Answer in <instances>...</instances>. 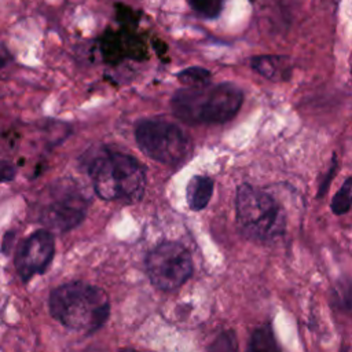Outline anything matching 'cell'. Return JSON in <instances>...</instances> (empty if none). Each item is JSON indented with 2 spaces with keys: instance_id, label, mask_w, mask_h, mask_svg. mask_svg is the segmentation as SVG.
<instances>
[{
  "instance_id": "17",
  "label": "cell",
  "mask_w": 352,
  "mask_h": 352,
  "mask_svg": "<svg viewBox=\"0 0 352 352\" xmlns=\"http://www.w3.org/2000/svg\"><path fill=\"white\" fill-rule=\"evenodd\" d=\"M16 168L8 161H0V183L10 182L15 177Z\"/></svg>"
},
{
  "instance_id": "4",
  "label": "cell",
  "mask_w": 352,
  "mask_h": 352,
  "mask_svg": "<svg viewBox=\"0 0 352 352\" xmlns=\"http://www.w3.org/2000/svg\"><path fill=\"white\" fill-rule=\"evenodd\" d=\"M235 217L242 234L256 242H271L286 230L282 205L270 192L248 183L236 188Z\"/></svg>"
},
{
  "instance_id": "3",
  "label": "cell",
  "mask_w": 352,
  "mask_h": 352,
  "mask_svg": "<svg viewBox=\"0 0 352 352\" xmlns=\"http://www.w3.org/2000/svg\"><path fill=\"white\" fill-rule=\"evenodd\" d=\"M242 102L243 94L239 87L232 82H221L177 89L170 99V107L175 117L184 124L209 125L234 118Z\"/></svg>"
},
{
  "instance_id": "6",
  "label": "cell",
  "mask_w": 352,
  "mask_h": 352,
  "mask_svg": "<svg viewBox=\"0 0 352 352\" xmlns=\"http://www.w3.org/2000/svg\"><path fill=\"white\" fill-rule=\"evenodd\" d=\"M88 205L89 198L74 180H58L47 191V198L38 212V221L51 232H66L84 221Z\"/></svg>"
},
{
  "instance_id": "14",
  "label": "cell",
  "mask_w": 352,
  "mask_h": 352,
  "mask_svg": "<svg viewBox=\"0 0 352 352\" xmlns=\"http://www.w3.org/2000/svg\"><path fill=\"white\" fill-rule=\"evenodd\" d=\"M208 352H238V340L231 329L221 330L209 344Z\"/></svg>"
},
{
  "instance_id": "15",
  "label": "cell",
  "mask_w": 352,
  "mask_h": 352,
  "mask_svg": "<svg viewBox=\"0 0 352 352\" xmlns=\"http://www.w3.org/2000/svg\"><path fill=\"white\" fill-rule=\"evenodd\" d=\"M195 14L204 18H216L223 8L224 0H188Z\"/></svg>"
},
{
  "instance_id": "20",
  "label": "cell",
  "mask_w": 352,
  "mask_h": 352,
  "mask_svg": "<svg viewBox=\"0 0 352 352\" xmlns=\"http://www.w3.org/2000/svg\"><path fill=\"white\" fill-rule=\"evenodd\" d=\"M6 63H7V59H6V58H3V56H0V69H1V67H4V66H6Z\"/></svg>"
},
{
  "instance_id": "19",
  "label": "cell",
  "mask_w": 352,
  "mask_h": 352,
  "mask_svg": "<svg viewBox=\"0 0 352 352\" xmlns=\"http://www.w3.org/2000/svg\"><path fill=\"white\" fill-rule=\"evenodd\" d=\"M14 235L15 232L14 231H8L4 238H3V243H1V250L4 254H8V250H10V246L12 245V241H14Z\"/></svg>"
},
{
  "instance_id": "5",
  "label": "cell",
  "mask_w": 352,
  "mask_h": 352,
  "mask_svg": "<svg viewBox=\"0 0 352 352\" xmlns=\"http://www.w3.org/2000/svg\"><path fill=\"white\" fill-rule=\"evenodd\" d=\"M135 139L143 154L169 166L180 165L191 151L184 131L164 118H144L136 122Z\"/></svg>"
},
{
  "instance_id": "22",
  "label": "cell",
  "mask_w": 352,
  "mask_h": 352,
  "mask_svg": "<svg viewBox=\"0 0 352 352\" xmlns=\"http://www.w3.org/2000/svg\"><path fill=\"white\" fill-rule=\"evenodd\" d=\"M351 76H352V60H351Z\"/></svg>"
},
{
  "instance_id": "16",
  "label": "cell",
  "mask_w": 352,
  "mask_h": 352,
  "mask_svg": "<svg viewBox=\"0 0 352 352\" xmlns=\"http://www.w3.org/2000/svg\"><path fill=\"white\" fill-rule=\"evenodd\" d=\"M331 300H333V305L337 307L338 309H342V311L351 309L352 308V283H348V280H345L344 283H337V286H334L333 289Z\"/></svg>"
},
{
  "instance_id": "18",
  "label": "cell",
  "mask_w": 352,
  "mask_h": 352,
  "mask_svg": "<svg viewBox=\"0 0 352 352\" xmlns=\"http://www.w3.org/2000/svg\"><path fill=\"white\" fill-rule=\"evenodd\" d=\"M334 170H336V161H333V165H331V168L329 169L327 176L324 177V180L322 182V184H320V187H319V191H318V197H319V198H320L323 194H326V191H327V188H329V184H330V182H331V179H333V176H334Z\"/></svg>"
},
{
  "instance_id": "21",
  "label": "cell",
  "mask_w": 352,
  "mask_h": 352,
  "mask_svg": "<svg viewBox=\"0 0 352 352\" xmlns=\"http://www.w3.org/2000/svg\"><path fill=\"white\" fill-rule=\"evenodd\" d=\"M118 352H139V351H136V349H133V348H124V349H121V351H118Z\"/></svg>"
},
{
  "instance_id": "7",
  "label": "cell",
  "mask_w": 352,
  "mask_h": 352,
  "mask_svg": "<svg viewBox=\"0 0 352 352\" xmlns=\"http://www.w3.org/2000/svg\"><path fill=\"white\" fill-rule=\"evenodd\" d=\"M192 271L191 253L180 242H162L146 256L147 276L151 285L162 292H172L183 286L191 278Z\"/></svg>"
},
{
  "instance_id": "12",
  "label": "cell",
  "mask_w": 352,
  "mask_h": 352,
  "mask_svg": "<svg viewBox=\"0 0 352 352\" xmlns=\"http://www.w3.org/2000/svg\"><path fill=\"white\" fill-rule=\"evenodd\" d=\"M352 206V177H348L331 199V212L337 216L345 214Z\"/></svg>"
},
{
  "instance_id": "8",
  "label": "cell",
  "mask_w": 352,
  "mask_h": 352,
  "mask_svg": "<svg viewBox=\"0 0 352 352\" xmlns=\"http://www.w3.org/2000/svg\"><path fill=\"white\" fill-rule=\"evenodd\" d=\"M55 256L54 234L40 228L25 238L16 248L14 256L15 270L23 283L33 276L44 274Z\"/></svg>"
},
{
  "instance_id": "13",
  "label": "cell",
  "mask_w": 352,
  "mask_h": 352,
  "mask_svg": "<svg viewBox=\"0 0 352 352\" xmlns=\"http://www.w3.org/2000/svg\"><path fill=\"white\" fill-rule=\"evenodd\" d=\"M176 77L180 82H183L188 87H205V85L210 84L212 74L208 69L194 66V67L183 69L182 72H179L176 74Z\"/></svg>"
},
{
  "instance_id": "2",
  "label": "cell",
  "mask_w": 352,
  "mask_h": 352,
  "mask_svg": "<svg viewBox=\"0 0 352 352\" xmlns=\"http://www.w3.org/2000/svg\"><path fill=\"white\" fill-rule=\"evenodd\" d=\"M48 308L51 316L65 327L91 334L107 322L110 300L102 287L72 280L52 289Z\"/></svg>"
},
{
  "instance_id": "10",
  "label": "cell",
  "mask_w": 352,
  "mask_h": 352,
  "mask_svg": "<svg viewBox=\"0 0 352 352\" xmlns=\"http://www.w3.org/2000/svg\"><path fill=\"white\" fill-rule=\"evenodd\" d=\"M250 66L256 73L272 81L287 80L290 76L289 62L285 58L276 56V55L254 56L252 58Z\"/></svg>"
},
{
  "instance_id": "9",
  "label": "cell",
  "mask_w": 352,
  "mask_h": 352,
  "mask_svg": "<svg viewBox=\"0 0 352 352\" xmlns=\"http://www.w3.org/2000/svg\"><path fill=\"white\" fill-rule=\"evenodd\" d=\"M214 182L209 176L197 175L190 179L186 188V198L191 210H202L208 206L213 194Z\"/></svg>"
},
{
  "instance_id": "1",
  "label": "cell",
  "mask_w": 352,
  "mask_h": 352,
  "mask_svg": "<svg viewBox=\"0 0 352 352\" xmlns=\"http://www.w3.org/2000/svg\"><path fill=\"white\" fill-rule=\"evenodd\" d=\"M95 194L103 201L136 204L146 190L144 168L131 155L102 148L85 160Z\"/></svg>"
},
{
  "instance_id": "11",
  "label": "cell",
  "mask_w": 352,
  "mask_h": 352,
  "mask_svg": "<svg viewBox=\"0 0 352 352\" xmlns=\"http://www.w3.org/2000/svg\"><path fill=\"white\" fill-rule=\"evenodd\" d=\"M246 352H280L270 323L261 324L252 331L246 345Z\"/></svg>"
}]
</instances>
